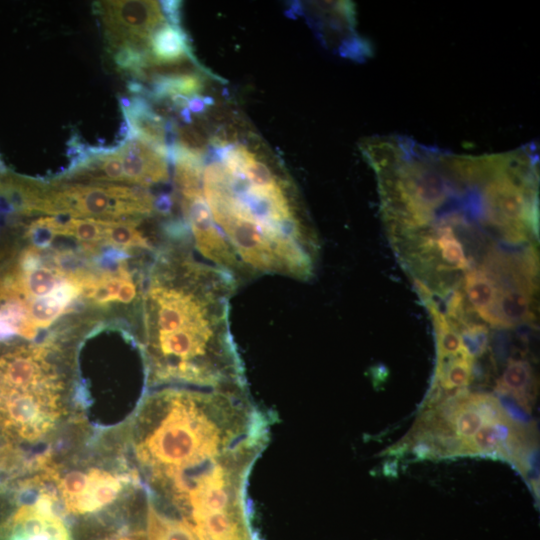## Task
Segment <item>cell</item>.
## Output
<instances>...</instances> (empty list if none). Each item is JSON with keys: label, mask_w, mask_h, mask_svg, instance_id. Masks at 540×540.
Wrapping results in <instances>:
<instances>
[{"label": "cell", "mask_w": 540, "mask_h": 540, "mask_svg": "<svg viewBox=\"0 0 540 540\" xmlns=\"http://www.w3.org/2000/svg\"><path fill=\"white\" fill-rule=\"evenodd\" d=\"M192 247L189 235L168 238L145 269L136 334L147 389H246L229 319L239 283Z\"/></svg>", "instance_id": "6da1fadb"}, {"label": "cell", "mask_w": 540, "mask_h": 540, "mask_svg": "<svg viewBox=\"0 0 540 540\" xmlns=\"http://www.w3.org/2000/svg\"><path fill=\"white\" fill-rule=\"evenodd\" d=\"M269 421L247 389L162 386L147 391L127 421V458L152 499L179 508L205 476L262 450Z\"/></svg>", "instance_id": "7a4b0ae2"}, {"label": "cell", "mask_w": 540, "mask_h": 540, "mask_svg": "<svg viewBox=\"0 0 540 540\" xmlns=\"http://www.w3.org/2000/svg\"><path fill=\"white\" fill-rule=\"evenodd\" d=\"M71 399L72 353L58 335L0 344V438L6 444L20 453L48 444L67 420Z\"/></svg>", "instance_id": "3957f363"}, {"label": "cell", "mask_w": 540, "mask_h": 540, "mask_svg": "<svg viewBox=\"0 0 540 540\" xmlns=\"http://www.w3.org/2000/svg\"><path fill=\"white\" fill-rule=\"evenodd\" d=\"M113 461L67 463L48 450L33 459L31 476L52 493L62 514L91 519L115 508L141 484L127 456Z\"/></svg>", "instance_id": "277c9868"}, {"label": "cell", "mask_w": 540, "mask_h": 540, "mask_svg": "<svg viewBox=\"0 0 540 540\" xmlns=\"http://www.w3.org/2000/svg\"><path fill=\"white\" fill-rule=\"evenodd\" d=\"M156 196L136 185L40 181L29 203V215L141 222L156 213Z\"/></svg>", "instance_id": "5b68a950"}, {"label": "cell", "mask_w": 540, "mask_h": 540, "mask_svg": "<svg viewBox=\"0 0 540 540\" xmlns=\"http://www.w3.org/2000/svg\"><path fill=\"white\" fill-rule=\"evenodd\" d=\"M14 491L0 513V540H73L48 489L21 480Z\"/></svg>", "instance_id": "8992f818"}, {"label": "cell", "mask_w": 540, "mask_h": 540, "mask_svg": "<svg viewBox=\"0 0 540 540\" xmlns=\"http://www.w3.org/2000/svg\"><path fill=\"white\" fill-rule=\"evenodd\" d=\"M94 11L110 52L123 46L150 50L153 33L167 23L157 1H99Z\"/></svg>", "instance_id": "52a82bcc"}, {"label": "cell", "mask_w": 540, "mask_h": 540, "mask_svg": "<svg viewBox=\"0 0 540 540\" xmlns=\"http://www.w3.org/2000/svg\"><path fill=\"white\" fill-rule=\"evenodd\" d=\"M315 7L316 16L309 20L323 43L331 44L341 57L357 62L372 55L368 41L355 30V10L351 2H320Z\"/></svg>", "instance_id": "ba28073f"}, {"label": "cell", "mask_w": 540, "mask_h": 540, "mask_svg": "<svg viewBox=\"0 0 540 540\" xmlns=\"http://www.w3.org/2000/svg\"><path fill=\"white\" fill-rule=\"evenodd\" d=\"M120 155L126 185L149 188L169 181L166 158L140 139L120 142Z\"/></svg>", "instance_id": "9c48e42d"}, {"label": "cell", "mask_w": 540, "mask_h": 540, "mask_svg": "<svg viewBox=\"0 0 540 540\" xmlns=\"http://www.w3.org/2000/svg\"><path fill=\"white\" fill-rule=\"evenodd\" d=\"M512 284L498 287L499 293L493 313V326L512 327L529 321L534 285L524 276L510 278Z\"/></svg>", "instance_id": "30bf717a"}, {"label": "cell", "mask_w": 540, "mask_h": 540, "mask_svg": "<svg viewBox=\"0 0 540 540\" xmlns=\"http://www.w3.org/2000/svg\"><path fill=\"white\" fill-rule=\"evenodd\" d=\"M150 55L154 65L168 66L183 62L198 64L188 34L181 26L165 23L150 39Z\"/></svg>", "instance_id": "8fae6325"}, {"label": "cell", "mask_w": 540, "mask_h": 540, "mask_svg": "<svg viewBox=\"0 0 540 540\" xmlns=\"http://www.w3.org/2000/svg\"><path fill=\"white\" fill-rule=\"evenodd\" d=\"M145 537L146 540H201L187 521L162 511L150 496L146 500Z\"/></svg>", "instance_id": "7c38bea8"}, {"label": "cell", "mask_w": 540, "mask_h": 540, "mask_svg": "<svg viewBox=\"0 0 540 540\" xmlns=\"http://www.w3.org/2000/svg\"><path fill=\"white\" fill-rule=\"evenodd\" d=\"M499 288L484 269H470L464 277V297L479 317L493 326V313Z\"/></svg>", "instance_id": "4fadbf2b"}, {"label": "cell", "mask_w": 540, "mask_h": 540, "mask_svg": "<svg viewBox=\"0 0 540 540\" xmlns=\"http://www.w3.org/2000/svg\"><path fill=\"white\" fill-rule=\"evenodd\" d=\"M496 389L512 397L525 411H530L533 371L529 362L523 359H510L497 382Z\"/></svg>", "instance_id": "5bb4252c"}, {"label": "cell", "mask_w": 540, "mask_h": 540, "mask_svg": "<svg viewBox=\"0 0 540 540\" xmlns=\"http://www.w3.org/2000/svg\"><path fill=\"white\" fill-rule=\"evenodd\" d=\"M473 360L462 354L438 358L434 384L444 390L464 389L472 379Z\"/></svg>", "instance_id": "9a60e30c"}, {"label": "cell", "mask_w": 540, "mask_h": 540, "mask_svg": "<svg viewBox=\"0 0 540 540\" xmlns=\"http://www.w3.org/2000/svg\"><path fill=\"white\" fill-rule=\"evenodd\" d=\"M27 469L28 465L23 461V454L0 438V513L5 505L4 495L22 478L21 471Z\"/></svg>", "instance_id": "2e32d148"}, {"label": "cell", "mask_w": 540, "mask_h": 540, "mask_svg": "<svg viewBox=\"0 0 540 540\" xmlns=\"http://www.w3.org/2000/svg\"><path fill=\"white\" fill-rule=\"evenodd\" d=\"M484 424L486 422L475 406L471 394H465L451 422L455 434L468 442Z\"/></svg>", "instance_id": "e0dca14e"}, {"label": "cell", "mask_w": 540, "mask_h": 540, "mask_svg": "<svg viewBox=\"0 0 540 540\" xmlns=\"http://www.w3.org/2000/svg\"><path fill=\"white\" fill-rule=\"evenodd\" d=\"M464 353L472 360L482 356L488 349L489 330L484 324L469 322L458 328Z\"/></svg>", "instance_id": "ac0fdd59"}, {"label": "cell", "mask_w": 540, "mask_h": 540, "mask_svg": "<svg viewBox=\"0 0 540 540\" xmlns=\"http://www.w3.org/2000/svg\"><path fill=\"white\" fill-rule=\"evenodd\" d=\"M161 11L168 24L180 26L182 2L178 0L159 1Z\"/></svg>", "instance_id": "d6986e66"}, {"label": "cell", "mask_w": 540, "mask_h": 540, "mask_svg": "<svg viewBox=\"0 0 540 540\" xmlns=\"http://www.w3.org/2000/svg\"><path fill=\"white\" fill-rule=\"evenodd\" d=\"M202 95L193 96L189 99L188 109L195 114L204 113L207 109Z\"/></svg>", "instance_id": "ffe728a7"}, {"label": "cell", "mask_w": 540, "mask_h": 540, "mask_svg": "<svg viewBox=\"0 0 540 540\" xmlns=\"http://www.w3.org/2000/svg\"><path fill=\"white\" fill-rule=\"evenodd\" d=\"M108 540H133V539L127 535H116L112 538H109Z\"/></svg>", "instance_id": "44dd1931"}]
</instances>
